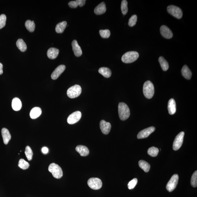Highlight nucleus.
Masks as SVG:
<instances>
[{
    "label": "nucleus",
    "mask_w": 197,
    "mask_h": 197,
    "mask_svg": "<svg viewBox=\"0 0 197 197\" xmlns=\"http://www.w3.org/2000/svg\"><path fill=\"white\" fill-rule=\"evenodd\" d=\"M118 113L119 118L122 121L127 119L130 116V110L127 104L121 102L118 105Z\"/></svg>",
    "instance_id": "1"
},
{
    "label": "nucleus",
    "mask_w": 197,
    "mask_h": 197,
    "mask_svg": "<svg viewBox=\"0 0 197 197\" xmlns=\"http://www.w3.org/2000/svg\"><path fill=\"white\" fill-rule=\"evenodd\" d=\"M143 92L146 98L150 99L153 97L154 93V88L153 84L150 81L145 82L143 86Z\"/></svg>",
    "instance_id": "2"
},
{
    "label": "nucleus",
    "mask_w": 197,
    "mask_h": 197,
    "mask_svg": "<svg viewBox=\"0 0 197 197\" xmlns=\"http://www.w3.org/2000/svg\"><path fill=\"white\" fill-rule=\"evenodd\" d=\"M139 56V53L136 51H130L126 52L123 55L122 60L125 63H132L136 61Z\"/></svg>",
    "instance_id": "3"
},
{
    "label": "nucleus",
    "mask_w": 197,
    "mask_h": 197,
    "mask_svg": "<svg viewBox=\"0 0 197 197\" xmlns=\"http://www.w3.org/2000/svg\"><path fill=\"white\" fill-rule=\"evenodd\" d=\"M48 170L55 178L59 179L63 176V171L61 168L58 165L54 163H52L49 165Z\"/></svg>",
    "instance_id": "4"
},
{
    "label": "nucleus",
    "mask_w": 197,
    "mask_h": 197,
    "mask_svg": "<svg viewBox=\"0 0 197 197\" xmlns=\"http://www.w3.org/2000/svg\"><path fill=\"white\" fill-rule=\"evenodd\" d=\"M82 91V88L80 86L76 85L72 86L68 89L67 95L70 98H75L80 95Z\"/></svg>",
    "instance_id": "5"
},
{
    "label": "nucleus",
    "mask_w": 197,
    "mask_h": 197,
    "mask_svg": "<svg viewBox=\"0 0 197 197\" xmlns=\"http://www.w3.org/2000/svg\"><path fill=\"white\" fill-rule=\"evenodd\" d=\"M167 11L170 14L178 19L183 16V11L181 8L174 5H170L167 7Z\"/></svg>",
    "instance_id": "6"
},
{
    "label": "nucleus",
    "mask_w": 197,
    "mask_h": 197,
    "mask_svg": "<svg viewBox=\"0 0 197 197\" xmlns=\"http://www.w3.org/2000/svg\"><path fill=\"white\" fill-rule=\"evenodd\" d=\"M88 184L91 188L94 190H98L101 188L102 182L100 179L97 178H91L88 181Z\"/></svg>",
    "instance_id": "7"
},
{
    "label": "nucleus",
    "mask_w": 197,
    "mask_h": 197,
    "mask_svg": "<svg viewBox=\"0 0 197 197\" xmlns=\"http://www.w3.org/2000/svg\"><path fill=\"white\" fill-rule=\"evenodd\" d=\"M184 133L183 131L180 133L176 136L173 143V149L175 151H177L181 147L183 144Z\"/></svg>",
    "instance_id": "8"
},
{
    "label": "nucleus",
    "mask_w": 197,
    "mask_h": 197,
    "mask_svg": "<svg viewBox=\"0 0 197 197\" xmlns=\"http://www.w3.org/2000/svg\"><path fill=\"white\" fill-rule=\"evenodd\" d=\"M178 181V176L175 174L172 177L166 186V189L169 192H172L176 188Z\"/></svg>",
    "instance_id": "9"
},
{
    "label": "nucleus",
    "mask_w": 197,
    "mask_h": 197,
    "mask_svg": "<svg viewBox=\"0 0 197 197\" xmlns=\"http://www.w3.org/2000/svg\"><path fill=\"white\" fill-rule=\"evenodd\" d=\"M82 117V113L76 111L70 114L67 119V122L70 124H73L78 122Z\"/></svg>",
    "instance_id": "10"
},
{
    "label": "nucleus",
    "mask_w": 197,
    "mask_h": 197,
    "mask_svg": "<svg viewBox=\"0 0 197 197\" xmlns=\"http://www.w3.org/2000/svg\"><path fill=\"white\" fill-rule=\"evenodd\" d=\"M155 130L154 127H150L140 131L137 135L138 139H143L149 137Z\"/></svg>",
    "instance_id": "11"
},
{
    "label": "nucleus",
    "mask_w": 197,
    "mask_h": 197,
    "mask_svg": "<svg viewBox=\"0 0 197 197\" xmlns=\"http://www.w3.org/2000/svg\"><path fill=\"white\" fill-rule=\"evenodd\" d=\"M162 36L165 38L170 39L172 37L173 34L171 30L167 26L163 25L160 28Z\"/></svg>",
    "instance_id": "12"
},
{
    "label": "nucleus",
    "mask_w": 197,
    "mask_h": 197,
    "mask_svg": "<svg viewBox=\"0 0 197 197\" xmlns=\"http://www.w3.org/2000/svg\"><path fill=\"white\" fill-rule=\"evenodd\" d=\"M66 67L64 65H61L57 67L52 73L51 77L53 80H56L64 71Z\"/></svg>",
    "instance_id": "13"
},
{
    "label": "nucleus",
    "mask_w": 197,
    "mask_h": 197,
    "mask_svg": "<svg viewBox=\"0 0 197 197\" xmlns=\"http://www.w3.org/2000/svg\"><path fill=\"white\" fill-rule=\"evenodd\" d=\"M100 127L103 133L104 134H108L110 132L111 124L109 122H106L104 120L101 121L100 123Z\"/></svg>",
    "instance_id": "14"
},
{
    "label": "nucleus",
    "mask_w": 197,
    "mask_h": 197,
    "mask_svg": "<svg viewBox=\"0 0 197 197\" xmlns=\"http://www.w3.org/2000/svg\"><path fill=\"white\" fill-rule=\"evenodd\" d=\"M72 45L74 55L77 57L80 56L82 54V50L76 40H74L72 41Z\"/></svg>",
    "instance_id": "15"
},
{
    "label": "nucleus",
    "mask_w": 197,
    "mask_h": 197,
    "mask_svg": "<svg viewBox=\"0 0 197 197\" xmlns=\"http://www.w3.org/2000/svg\"><path fill=\"white\" fill-rule=\"evenodd\" d=\"M1 133L4 144L7 145L11 139V135L9 131L5 128H3L1 130Z\"/></svg>",
    "instance_id": "16"
},
{
    "label": "nucleus",
    "mask_w": 197,
    "mask_h": 197,
    "mask_svg": "<svg viewBox=\"0 0 197 197\" xmlns=\"http://www.w3.org/2000/svg\"><path fill=\"white\" fill-rule=\"evenodd\" d=\"M168 109L170 115H173L176 112V103L173 99H170L168 103Z\"/></svg>",
    "instance_id": "17"
},
{
    "label": "nucleus",
    "mask_w": 197,
    "mask_h": 197,
    "mask_svg": "<svg viewBox=\"0 0 197 197\" xmlns=\"http://www.w3.org/2000/svg\"><path fill=\"white\" fill-rule=\"evenodd\" d=\"M59 53V50L58 49L50 48L47 52V56L50 59H54L58 56Z\"/></svg>",
    "instance_id": "18"
},
{
    "label": "nucleus",
    "mask_w": 197,
    "mask_h": 197,
    "mask_svg": "<svg viewBox=\"0 0 197 197\" xmlns=\"http://www.w3.org/2000/svg\"><path fill=\"white\" fill-rule=\"evenodd\" d=\"M76 150L82 156H86L89 154V151L86 146L83 145H78L76 148Z\"/></svg>",
    "instance_id": "19"
},
{
    "label": "nucleus",
    "mask_w": 197,
    "mask_h": 197,
    "mask_svg": "<svg viewBox=\"0 0 197 197\" xmlns=\"http://www.w3.org/2000/svg\"><path fill=\"white\" fill-rule=\"evenodd\" d=\"M106 11L105 3L104 2L101 3L97 5L94 10V12L97 15L103 14Z\"/></svg>",
    "instance_id": "20"
},
{
    "label": "nucleus",
    "mask_w": 197,
    "mask_h": 197,
    "mask_svg": "<svg viewBox=\"0 0 197 197\" xmlns=\"http://www.w3.org/2000/svg\"><path fill=\"white\" fill-rule=\"evenodd\" d=\"M22 104L21 100L18 97H15L12 102V107L13 110L18 111L21 109Z\"/></svg>",
    "instance_id": "21"
},
{
    "label": "nucleus",
    "mask_w": 197,
    "mask_h": 197,
    "mask_svg": "<svg viewBox=\"0 0 197 197\" xmlns=\"http://www.w3.org/2000/svg\"><path fill=\"white\" fill-rule=\"evenodd\" d=\"M42 113L41 109L39 107H35L31 109L30 111V118L32 119L37 118L40 117Z\"/></svg>",
    "instance_id": "22"
},
{
    "label": "nucleus",
    "mask_w": 197,
    "mask_h": 197,
    "mask_svg": "<svg viewBox=\"0 0 197 197\" xmlns=\"http://www.w3.org/2000/svg\"><path fill=\"white\" fill-rule=\"evenodd\" d=\"M181 73L183 76L187 79L190 80L191 79L192 75V72L187 66L186 65L184 66L182 68Z\"/></svg>",
    "instance_id": "23"
},
{
    "label": "nucleus",
    "mask_w": 197,
    "mask_h": 197,
    "mask_svg": "<svg viewBox=\"0 0 197 197\" xmlns=\"http://www.w3.org/2000/svg\"><path fill=\"white\" fill-rule=\"evenodd\" d=\"M85 0H76L70 1L68 3V5L71 8H76L78 6L82 7L85 5Z\"/></svg>",
    "instance_id": "24"
},
{
    "label": "nucleus",
    "mask_w": 197,
    "mask_h": 197,
    "mask_svg": "<svg viewBox=\"0 0 197 197\" xmlns=\"http://www.w3.org/2000/svg\"><path fill=\"white\" fill-rule=\"evenodd\" d=\"M67 25V22L66 21H63L58 23L55 27V30L58 33H62L64 31Z\"/></svg>",
    "instance_id": "25"
},
{
    "label": "nucleus",
    "mask_w": 197,
    "mask_h": 197,
    "mask_svg": "<svg viewBox=\"0 0 197 197\" xmlns=\"http://www.w3.org/2000/svg\"><path fill=\"white\" fill-rule=\"evenodd\" d=\"M99 72L106 78H109L112 75L110 69L106 67H102L99 69Z\"/></svg>",
    "instance_id": "26"
},
{
    "label": "nucleus",
    "mask_w": 197,
    "mask_h": 197,
    "mask_svg": "<svg viewBox=\"0 0 197 197\" xmlns=\"http://www.w3.org/2000/svg\"><path fill=\"white\" fill-rule=\"evenodd\" d=\"M16 45L18 49L22 52L26 51L27 49V45L26 43L22 39H19L16 41Z\"/></svg>",
    "instance_id": "27"
},
{
    "label": "nucleus",
    "mask_w": 197,
    "mask_h": 197,
    "mask_svg": "<svg viewBox=\"0 0 197 197\" xmlns=\"http://www.w3.org/2000/svg\"><path fill=\"white\" fill-rule=\"evenodd\" d=\"M139 164L140 168L144 170L145 172H148L150 169V165L147 162L141 160L139 161Z\"/></svg>",
    "instance_id": "28"
},
{
    "label": "nucleus",
    "mask_w": 197,
    "mask_h": 197,
    "mask_svg": "<svg viewBox=\"0 0 197 197\" xmlns=\"http://www.w3.org/2000/svg\"><path fill=\"white\" fill-rule=\"evenodd\" d=\"M160 64L164 71H166L169 68V65L168 62L163 57H160L159 59Z\"/></svg>",
    "instance_id": "29"
},
{
    "label": "nucleus",
    "mask_w": 197,
    "mask_h": 197,
    "mask_svg": "<svg viewBox=\"0 0 197 197\" xmlns=\"http://www.w3.org/2000/svg\"><path fill=\"white\" fill-rule=\"evenodd\" d=\"M25 26L27 29L30 32H33L34 31L35 28V24L34 21H31L28 20L25 23Z\"/></svg>",
    "instance_id": "30"
},
{
    "label": "nucleus",
    "mask_w": 197,
    "mask_h": 197,
    "mask_svg": "<svg viewBox=\"0 0 197 197\" xmlns=\"http://www.w3.org/2000/svg\"><path fill=\"white\" fill-rule=\"evenodd\" d=\"M25 154L27 158L28 161L31 160L32 159L33 152L32 150L29 146H27L25 149Z\"/></svg>",
    "instance_id": "31"
},
{
    "label": "nucleus",
    "mask_w": 197,
    "mask_h": 197,
    "mask_svg": "<svg viewBox=\"0 0 197 197\" xmlns=\"http://www.w3.org/2000/svg\"><path fill=\"white\" fill-rule=\"evenodd\" d=\"M159 152V150L157 148L152 147L149 148L148 150V154L153 157H155L157 156Z\"/></svg>",
    "instance_id": "32"
},
{
    "label": "nucleus",
    "mask_w": 197,
    "mask_h": 197,
    "mask_svg": "<svg viewBox=\"0 0 197 197\" xmlns=\"http://www.w3.org/2000/svg\"><path fill=\"white\" fill-rule=\"evenodd\" d=\"M30 165L28 162L25 160L24 159H20L18 163V166L21 169L25 170L29 168Z\"/></svg>",
    "instance_id": "33"
},
{
    "label": "nucleus",
    "mask_w": 197,
    "mask_h": 197,
    "mask_svg": "<svg viewBox=\"0 0 197 197\" xmlns=\"http://www.w3.org/2000/svg\"><path fill=\"white\" fill-rule=\"evenodd\" d=\"M128 2L126 0H123L121 3V9L122 11V14L124 15H126L127 14L128 8L127 7Z\"/></svg>",
    "instance_id": "34"
},
{
    "label": "nucleus",
    "mask_w": 197,
    "mask_h": 197,
    "mask_svg": "<svg viewBox=\"0 0 197 197\" xmlns=\"http://www.w3.org/2000/svg\"><path fill=\"white\" fill-rule=\"evenodd\" d=\"M99 33L102 37L104 38H109L111 34L110 31L108 29L101 30L99 31Z\"/></svg>",
    "instance_id": "35"
},
{
    "label": "nucleus",
    "mask_w": 197,
    "mask_h": 197,
    "mask_svg": "<svg viewBox=\"0 0 197 197\" xmlns=\"http://www.w3.org/2000/svg\"><path fill=\"white\" fill-rule=\"evenodd\" d=\"M137 21V15H134L131 17L129 21L128 25L130 26L133 27L136 25Z\"/></svg>",
    "instance_id": "36"
},
{
    "label": "nucleus",
    "mask_w": 197,
    "mask_h": 197,
    "mask_svg": "<svg viewBox=\"0 0 197 197\" xmlns=\"http://www.w3.org/2000/svg\"><path fill=\"white\" fill-rule=\"evenodd\" d=\"M191 184L193 187H196L197 186V171H195L192 175L191 179Z\"/></svg>",
    "instance_id": "37"
},
{
    "label": "nucleus",
    "mask_w": 197,
    "mask_h": 197,
    "mask_svg": "<svg viewBox=\"0 0 197 197\" xmlns=\"http://www.w3.org/2000/svg\"><path fill=\"white\" fill-rule=\"evenodd\" d=\"M6 21V16L4 14L0 15V29L5 26Z\"/></svg>",
    "instance_id": "38"
},
{
    "label": "nucleus",
    "mask_w": 197,
    "mask_h": 197,
    "mask_svg": "<svg viewBox=\"0 0 197 197\" xmlns=\"http://www.w3.org/2000/svg\"><path fill=\"white\" fill-rule=\"evenodd\" d=\"M138 183V180L136 178H134L131 180L128 184V188L129 190H132L133 188Z\"/></svg>",
    "instance_id": "39"
},
{
    "label": "nucleus",
    "mask_w": 197,
    "mask_h": 197,
    "mask_svg": "<svg viewBox=\"0 0 197 197\" xmlns=\"http://www.w3.org/2000/svg\"><path fill=\"white\" fill-rule=\"evenodd\" d=\"M41 151L42 153L44 154H47L49 152V149L48 148L46 147H43L42 148Z\"/></svg>",
    "instance_id": "40"
},
{
    "label": "nucleus",
    "mask_w": 197,
    "mask_h": 197,
    "mask_svg": "<svg viewBox=\"0 0 197 197\" xmlns=\"http://www.w3.org/2000/svg\"><path fill=\"white\" fill-rule=\"evenodd\" d=\"M3 68L2 64L0 63V75H2L3 73Z\"/></svg>",
    "instance_id": "41"
}]
</instances>
